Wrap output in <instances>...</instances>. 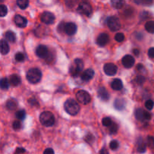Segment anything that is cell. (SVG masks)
<instances>
[{
    "instance_id": "obj_10",
    "label": "cell",
    "mask_w": 154,
    "mask_h": 154,
    "mask_svg": "<svg viewBox=\"0 0 154 154\" xmlns=\"http://www.w3.org/2000/svg\"><path fill=\"white\" fill-rule=\"evenodd\" d=\"M104 72L108 76H114L117 72V66L114 63H106L104 66Z\"/></svg>"
},
{
    "instance_id": "obj_16",
    "label": "cell",
    "mask_w": 154,
    "mask_h": 154,
    "mask_svg": "<svg viewBox=\"0 0 154 154\" xmlns=\"http://www.w3.org/2000/svg\"><path fill=\"white\" fill-rule=\"evenodd\" d=\"M9 51H10V47H9L7 41L4 40V39L0 40V53L2 55H6L8 54Z\"/></svg>"
},
{
    "instance_id": "obj_19",
    "label": "cell",
    "mask_w": 154,
    "mask_h": 154,
    "mask_svg": "<svg viewBox=\"0 0 154 154\" xmlns=\"http://www.w3.org/2000/svg\"><path fill=\"white\" fill-rule=\"evenodd\" d=\"M114 108L119 111H122L126 107V101L123 99H117L114 104Z\"/></svg>"
},
{
    "instance_id": "obj_33",
    "label": "cell",
    "mask_w": 154,
    "mask_h": 154,
    "mask_svg": "<svg viewBox=\"0 0 154 154\" xmlns=\"http://www.w3.org/2000/svg\"><path fill=\"white\" fill-rule=\"evenodd\" d=\"M15 60L17 62H23L25 60V56L23 53L18 52L15 54Z\"/></svg>"
},
{
    "instance_id": "obj_34",
    "label": "cell",
    "mask_w": 154,
    "mask_h": 154,
    "mask_svg": "<svg viewBox=\"0 0 154 154\" xmlns=\"http://www.w3.org/2000/svg\"><path fill=\"white\" fill-rule=\"evenodd\" d=\"M125 39V35L122 32H118L115 35V40L117 42H123Z\"/></svg>"
},
{
    "instance_id": "obj_26",
    "label": "cell",
    "mask_w": 154,
    "mask_h": 154,
    "mask_svg": "<svg viewBox=\"0 0 154 154\" xmlns=\"http://www.w3.org/2000/svg\"><path fill=\"white\" fill-rule=\"evenodd\" d=\"M145 29L147 30L148 32L154 33V21L150 20L148 22L146 23L145 24Z\"/></svg>"
},
{
    "instance_id": "obj_43",
    "label": "cell",
    "mask_w": 154,
    "mask_h": 154,
    "mask_svg": "<svg viewBox=\"0 0 154 154\" xmlns=\"http://www.w3.org/2000/svg\"><path fill=\"white\" fill-rule=\"evenodd\" d=\"M29 103L30 104V105H33V106H35V105H38V102L36 101L35 99H33V98H32V99H29Z\"/></svg>"
},
{
    "instance_id": "obj_42",
    "label": "cell",
    "mask_w": 154,
    "mask_h": 154,
    "mask_svg": "<svg viewBox=\"0 0 154 154\" xmlns=\"http://www.w3.org/2000/svg\"><path fill=\"white\" fill-rule=\"evenodd\" d=\"M148 57L151 59H154V48H150L148 50Z\"/></svg>"
},
{
    "instance_id": "obj_13",
    "label": "cell",
    "mask_w": 154,
    "mask_h": 154,
    "mask_svg": "<svg viewBox=\"0 0 154 154\" xmlns=\"http://www.w3.org/2000/svg\"><path fill=\"white\" fill-rule=\"evenodd\" d=\"M14 23L17 26L20 27V28H25L27 26L28 21H27L26 18H25L24 17L20 14H17L14 17Z\"/></svg>"
},
{
    "instance_id": "obj_30",
    "label": "cell",
    "mask_w": 154,
    "mask_h": 154,
    "mask_svg": "<svg viewBox=\"0 0 154 154\" xmlns=\"http://www.w3.org/2000/svg\"><path fill=\"white\" fill-rule=\"evenodd\" d=\"M16 117L20 120H24L26 117V111L24 110H20V111H17Z\"/></svg>"
},
{
    "instance_id": "obj_14",
    "label": "cell",
    "mask_w": 154,
    "mask_h": 154,
    "mask_svg": "<svg viewBox=\"0 0 154 154\" xmlns=\"http://www.w3.org/2000/svg\"><path fill=\"white\" fill-rule=\"evenodd\" d=\"M109 35L107 33H102L98 36L96 39V43L101 47H104L109 42Z\"/></svg>"
},
{
    "instance_id": "obj_44",
    "label": "cell",
    "mask_w": 154,
    "mask_h": 154,
    "mask_svg": "<svg viewBox=\"0 0 154 154\" xmlns=\"http://www.w3.org/2000/svg\"><path fill=\"white\" fill-rule=\"evenodd\" d=\"M44 154H54V151L52 148H47L44 151Z\"/></svg>"
},
{
    "instance_id": "obj_12",
    "label": "cell",
    "mask_w": 154,
    "mask_h": 154,
    "mask_svg": "<svg viewBox=\"0 0 154 154\" xmlns=\"http://www.w3.org/2000/svg\"><path fill=\"white\" fill-rule=\"evenodd\" d=\"M122 63L126 69H130L135 64V59L131 55H126L122 59Z\"/></svg>"
},
{
    "instance_id": "obj_8",
    "label": "cell",
    "mask_w": 154,
    "mask_h": 154,
    "mask_svg": "<svg viewBox=\"0 0 154 154\" xmlns=\"http://www.w3.org/2000/svg\"><path fill=\"white\" fill-rule=\"evenodd\" d=\"M41 21L47 25H51L55 21V16L51 12L45 11L41 15Z\"/></svg>"
},
{
    "instance_id": "obj_37",
    "label": "cell",
    "mask_w": 154,
    "mask_h": 154,
    "mask_svg": "<svg viewBox=\"0 0 154 154\" xmlns=\"http://www.w3.org/2000/svg\"><path fill=\"white\" fill-rule=\"evenodd\" d=\"M147 145L150 147V148L154 149V137L153 136H148L147 139Z\"/></svg>"
},
{
    "instance_id": "obj_5",
    "label": "cell",
    "mask_w": 154,
    "mask_h": 154,
    "mask_svg": "<svg viewBox=\"0 0 154 154\" xmlns=\"http://www.w3.org/2000/svg\"><path fill=\"white\" fill-rule=\"evenodd\" d=\"M78 11L81 14L90 17L93 12V8H92V6L90 3L87 2H83L80 3L79 5H78Z\"/></svg>"
},
{
    "instance_id": "obj_31",
    "label": "cell",
    "mask_w": 154,
    "mask_h": 154,
    "mask_svg": "<svg viewBox=\"0 0 154 154\" xmlns=\"http://www.w3.org/2000/svg\"><path fill=\"white\" fill-rule=\"evenodd\" d=\"M109 132L110 134H116L118 131V126L117 124H116L115 123H113L111 125V126H109Z\"/></svg>"
},
{
    "instance_id": "obj_25",
    "label": "cell",
    "mask_w": 154,
    "mask_h": 154,
    "mask_svg": "<svg viewBox=\"0 0 154 154\" xmlns=\"http://www.w3.org/2000/svg\"><path fill=\"white\" fill-rule=\"evenodd\" d=\"M124 3V1H123V0H113V1H111V5L116 9H120L123 8Z\"/></svg>"
},
{
    "instance_id": "obj_11",
    "label": "cell",
    "mask_w": 154,
    "mask_h": 154,
    "mask_svg": "<svg viewBox=\"0 0 154 154\" xmlns=\"http://www.w3.org/2000/svg\"><path fill=\"white\" fill-rule=\"evenodd\" d=\"M78 27L74 23H67L64 25V32L68 35H74L77 32Z\"/></svg>"
},
{
    "instance_id": "obj_17",
    "label": "cell",
    "mask_w": 154,
    "mask_h": 154,
    "mask_svg": "<svg viewBox=\"0 0 154 154\" xmlns=\"http://www.w3.org/2000/svg\"><path fill=\"white\" fill-rule=\"evenodd\" d=\"M98 95H99V98L103 101H108L109 100V93L107 91L105 87H99L98 90Z\"/></svg>"
},
{
    "instance_id": "obj_41",
    "label": "cell",
    "mask_w": 154,
    "mask_h": 154,
    "mask_svg": "<svg viewBox=\"0 0 154 154\" xmlns=\"http://www.w3.org/2000/svg\"><path fill=\"white\" fill-rule=\"evenodd\" d=\"M144 119L145 120H150V119H151V114H150L149 112H147V111H144Z\"/></svg>"
},
{
    "instance_id": "obj_21",
    "label": "cell",
    "mask_w": 154,
    "mask_h": 154,
    "mask_svg": "<svg viewBox=\"0 0 154 154\" xmlns=\"http://www.w3.org/2000/svg\"><path fill=\"white\" fill-rule=\"evenodd\" d=\"M5 38L7 41L11 42V43H14L16 41V35L14 32L12 31H7L5 33Z\"/></svg>"
},
{
    "instance_id": "obj_20",
    "label": "cell",
    "mask_w": 154,
    "mask_h": 154,
    "mask_svg": "<svg viewBox=\"0 0 154 154\" xmlns=\"http://www.w3.org/2000/svg\"><path fill=\"white\" fill-rule=\"evenodd\" d=\"M123 82L119 78H116L111 83V87L114 90H117V91H119V90H122L123 88Z\"/></svg>"
},
{
    "instance_id": "obj_22",
    "label": "cell",
    "mask_w": 154,
    "mask_h": 154,
    "mask_svg": "<svg viewBox=\"0 0 154 154\" xmlns=\"http://www.w3.org/2000/svg\"><path fill=\"white\" fill-rule=\"evenodd\" d=\"M10 87V83L7 78H2L0 80V88L3 90H8Z\"/></svg>"
},
{
    "instance_id": "obj_45",
    "label": "cell",
    "mask_w": 154,
    "mask_h": 154,
    "mask_svg": "<svg viewBox=\"0 0 154 154\" xmlns=\"http://www.w3.org/2000/svg\"><path fill=\"white\" fill-rule=\"evenodd\" d=\"M100 154H109V153H108V150H107L106 149L102 148L100 151Z\"/></svg>"
},
{
    "instance_id": "obj_27",
    "label": "cell",
    "mask_w": 154,
    "mask_h": 154,
    "mask_svg": "<svg viewBox=\"0 0 154 154\" xmlns=\"http://www.w3.org/2000/svg\"><path fill=\"white\" fill-rule=\"evenodd\" d=\"M146 148H147V145L144 141H141L138 143V147H137V150L138 153H143L146 151Z\"/></svg>"
},
{
    "instance_id": "obj_28",
    "label": "cell",
    "mask_w": 154,
    "mask_h": 154,
    "mask_svg": "<svg viewBox=\"0 0 154 154\" xmlns=\"http://www.w3.org/2000/svg\"><path fill=\"white\" fill-rule=\"evenodd\" d=\"M17 5L20 9H26L29 6L28 0H17Z\"/></svg>"
},
{
    "instance_id": "obj_39",
    "label": "cell",
    "mask_w": 154,
    "mask_h": 154,
    "mask_svg": "<svg viewBox=\"0 0 154 154\" xmlns=\"http://www.w3.org/2000/svg\"><path fill=\"white\" fill-rule=\"evenodd\" d=\"M21 127H22V124L20 120H16L13 123V128L15 130H19L20 129H21Z\"/></svg>"
},
{
    "instance_id": "obj_15",
    "label": "cell",
    "mask_w": 154,
    "mask_h": 154,
    "mask_svg": "<svg viewBox=\"0 0 154 154\" xmlns=\"http://www.w3.org/2000/svg\"><path fill=\"white\" fill-rule=\"evenodd\" d=\"M95 72L92 69H87L81 74V79L84 81H89L94 77Z\"/></svg>"
},
{
    "instance_id": "obj_46",
    "label": "cell",
    "mask_w": 154,
    "mask_h": 154,
    "mask_svg": "<svg viewBox=\"0 0 154 154\" xmlns=\"http://www.w3.org/2000/svg\"><path fill=\"white\" fill-rule=\"evenodd\" d=\"M25 152V150L23 148H17V153H24Z\"/></svg>"
},
{
    "instance_id": "obj_1",
    "label": "cell",
    "mask_w": 154,
    "mask_h": 154,
    "mask_svg": "<svg viewBox=\"0 0 154 154\" xmlns=\"http://www.w3.org/2000/svg\"><path fill=\"white\" fill-rule=\"evenodd\" d=\"M64 108L65 111L72 116L76 115L80 111L79 104L73 99H69L66 101L64 104Z\"/></svg>"
},
{
    "instance_id": "obj_4",
    "label": "cell",
    "mask_w": 154,
    "mask_h": 154,
    "mask_svg": "<svg viewBox=\"0 0 154 154\" xmlns=\"http://www.w3.org/2000/svg\"><path fill=\"white\" fill-rule=\"evenodd\" d=\"M84 69V62L81 59H75L74 63L71 65L69 72L72 76L77 77Z\"/></svg>"
},
{
    "instance_id": "obj_24",
    "label": "cell",
    "mask_w": 154,
    "mask_h": 154,
    "mask_svg": "<svg viewBox=\"0 0 154 154\" xmlns=\"http://www.w3.org/2000/svg\"><path fill=\"white\" fill-rule=\"evenodd\" d=\"M144 111L143 109H141V108H138V109H136L135 111V118L138 120H140V121H143V120H144Z\"/></svg>"
},
{
    "instance_id": "obj_7",
    "label": "cell",
    "mask_w": 154,
    "mask_h": 154,
    "mask_svg": "<svg viewBox=\"0 0 154 154\" xmlns=\"http://www.w3.org/2000/svg\"><path fill=\"white\" fill-rule=\"evenodd\" d=\"M107 25H108V28L111 30V31H117L120 29V20L115 16L109 17L107 20Z\"/></svg>"
},
{
    "instance_id": "obj_35",
    "label": "cell",
    "mask_w": 154,
    "mask_h": 154,
    "mask_svg": "<svg viewBox=\"0 0 154 154\" xmlns=\"http://www.w3.org/2000/svg\"><path fill=\"white\" fill-rule=\"evenodd\" d=\"M154 106V102L153 100L151 99H149V100H147L145 102V108H147V110H152Z\"/></svg>"
},
{
    "instance_id": "obj_18",
    "label": "cell",
    "mask_w": 154,
    "mask_h": 154,
    "mask_svg": "<svg viewBox=\"0 0 154 154\" xmlns=\"http://www.w3.org/2000/svg\"><path fill=\"white\" fill-rule=\"evenodd\" d=\"M9 83H10V85L13 86V87H17L19 84H20L21 79L19 75H12L9 78Z\"/></svg>"
},
{
    "instance_id": "obj_48",
    "label": "cell",
    "mask_w": 154,
    "mask_h": 154,
    "mask_svg": "<svg viewBox=\"0 0 154 154\" xmlns=\"http://www.w3.org/2000/svg\"><path fill=\"white\" fill-rule=\"evenodd\" d=\"M133 53H134V54H135V55L138 56V55H139L140 51H139V50H138V49H135V50H134V51H133Z\"/></svg>"
},
{
    "instance_id": "obj_9",
    "label": "cell",
    "mask_w": 154,
    "mask_h": 154,
    "mask_svg": "<svg viewBox=\"0 0 154 154\" xmlns=\"http://www.w3.org/2000/svg\"><path fill=\"white\" fill-rule=\"evenodd\" d=\"M49 50H48V47L45 45H41L37 47L35 50V54L38 57L42 59H45L46 60L48 58V55H49Z\"/></svg>"
},
{
    "instance_id": "obj_2",
    "label": "cell",
    "mask_w": 154,
    "mask_h": 154,
    "mask_svg": "<svg viewBox=\"0 0 154 154\" xmlns=\"http://www.w3.org/2000/svg\"><path fill=\"white\" fill-rule=\"evenodd\" d=\"M42 73L38 68H32L27 72L26 78L31 84H38L42 80Z\"/></svg>"
},
{
    "instance_id": "obj_47",
    "label": "cell",
    "mask_w": 154,
    "mask_h": 154,
    "mask_svg": "<svg viewBox=\"0 0 154 154\" xmlns=\"http://www.w3.org/2000/svg\"><path fill=\"white\" fill-rule=\"evenodd\" d=\"M144 69V66H143V65L138 64V66H137V69H138V71H140L141 69Z\"/></svg>"
},
{
    "instance_id": "obj_29",
    "label": "cell",
    "mask_w": 154,
    "mask_h": 154,
    "mask_svg": "<svg viewBox=\"0 0 154 154\" xmlns=\"http://www.w3.org/2000/svg\"><path fill=\"white\" fill-rule=\"evenodd\" d=\"M8 14V8L5 5H0V17H5Z\"/></svg>"
},
{
    "instance_id": "obj_3",
    "label": "cell",
    "mask_w": 154,
    "mask_h": 154,
    "mask_svg": "<svg viewBox=\"0 0 154 154\" xmlns=\"http://www.w3.org/2000/svg\"><path fill=\"white\" fill-rule=\"evenodd\" d=\"M40 122L43 126L47 127H51L54 126L55 123V117L54 115L50 111H44L40 114Z\"/></svg>"
},
{
    "instance_id": "obj_36",
    "label": "cell",
    "mask_w": 154,
    "mask_h": 154,
    "mask_svg": "<svg viewBox=\"0 0 154 154\" xmlns=\"http://www.w3.org/2000/svg\"><path fill=\"white\" fill-rule=\"evenodd\" d=\"M119 147V143L118 141H116V140H113L112 141H111L110 143V148L113 150H117V148Z\"/></svg>"
},
{
    "instance_id": "obj_40",
    "label": "cell",
    "mask_w": 154,
    "mask_h": 154,
    "mask_svg": "<svg viewBox=\"0 0 154 154\" xmlns=\"http://www.w3.org/2000/svg\"><path fill=\"white\" fill-rule=\"evenodd\" d=\"M135 81H136L137 84H142L145 81V78L144 76H138L135 78Z\"/></svg>"
},
{
    "instance_id": "obj_23",
    "label": "cell",
    "mask_w": 154,
    "mask_h": 154,
    "mask_svg": "<svg viewBox=\"0 0 154 154\" xmlns=\"http://www.w3.org/2000/svg\"><path fill=\"white\" fill-rule=\"evenodd\" d=\"M17 106V103L16 100L14 99H9L6 103V107L10 111H13V110L16 109Z\"/></svg>"
},
{
    "instance_id": "obj_38",
    "label": "cell",
    "mask_w": 154,
    "mask_h": 154,
    "mask_svg": "<svg viewBox=\"0 0 154 154\" xmlns=\"http://www.w3.org/2000/svg\"><path fill=\"white\" fill-rule=\"evenodd\" d=\"M84 139H85V141H87V142L90 143V144H92V143H93V141H94L95 138H94V136H93V135H92V134L89 133V134H87V136H86L85 138H84Z\"/></svg>"
},
{
    "instance_id": "obj_6",
    "label": "cell",
    "mask_w": 154,
    "mask_h": 154,
    "mask_svg": "<svg viewBox=\"0 0 154 154\" xmlns=\"http://www.w3.org/2000/svg\"><path fill=\"white\" fill-rule=\"evenodd\" d=\"M76 98L78 102L84 104V105H87L91 101V96H90V95L89 94L88 92L84 90H81L79 91H78V93H76Z\"/></svg>"
},
{
    "instance_id": "obj_32",
    "label": "cell",
    "mask_w": 154,
    "mask_h": 154,
    "mask_svg": "<svg viewBox=\"0 0 154 154\" xmlns=\"http://www.w3.org/2000/svg\"><path fill=\"white\" fill-rule=\"evenodd\" d=\"M112 121H111V119L110 117H104L102 119V124L104 126H106V127H109L111 126V125L112 124Z\"/></svg>"
}]
</instances>
